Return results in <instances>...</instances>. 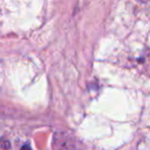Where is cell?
<instances>
[{
  "label": "cell",
  "instance_id": "cell-2",
  "mask_svg": "<svg viewBox=\"0 0 150 150\" xmlns=\"http://www.w3.org/2000/svg\"><path fill=\"white\" fill-rule=\"evenodd\" d=\"M1 150H11V143L6 140L2 139L1 140Z\"/></svg>",
  "mask_w": 150,
  "mask_h": 150
},
{
  "label": "cell",
  "instance_id": "cell-3",
  "mask_svg": "<svg viewBox=\"0 0 150 150\" xmlns=\"http://www.w3.org/2000/svg\"><path fill=\"white\" fill-rule=\"evenodd\" d=\"M21 150H32V149L28 145H24L23 147L21 148Z\"/></svg>",
  "mask_w": 150,
  "mask_h": 150
},
{
  "label": "cell",
  "instance_id": "cell-1",
  "mask_svg": "<svg viewBox=\"0 0 150 150\" xmlns=\"http://www.w3.org/2000/svg\"><path fill=\"white\" fill-rule=\"evenodd\" d=\"M54 143L57 150H82L74 138L67 135L58 136V138L54 139Z\"/></svg>",
  "mask_w": 150,
  "mask_h": 150
}]
</instances>
